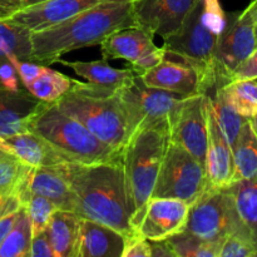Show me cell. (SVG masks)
Wrapping results in <instances>:
<instances>
[{"label":"cell","mask_w":257,"mask_h":257,"mask_svg":"<svg viewBox=\"0 0 257 257\" xmlns=\"http://www.w3.org/2000/svg\"><path fill=\"white\" fill-rule=\"evenodd\" d=\"M225 23L218 0H197L180 30L163 39L165 57L195 68L206 93L216 87L215 52Z\"/></svg>","instance_id":"cell-3"},{"label":"cell","mask_w":257,"mask_h":257,"mask_svg":"<svg viewBox=\"0 0 257 257\" xmlns=\"http://www.w3.org/2000/svg\"><path fill=\"white\" fill-rule=\"evenodd\" d=\"M18 211H15V212H12V213H8V215L0 217V245H2L3 241L5 240L8 233L10 232L13 226H14V222L15 220H17V216H18Z\"/></svg>","instance_id":"cell-40"},{"label":"cell","mask_w":257,"mask_h":257,"mask_svg":"<svg viewBox=\"0 0 257 257\" xmlns=\"http://www.w3.org/2000/svg\"><path fill=\"white\" fill-rule=\"evenodd\" d=\"M29 257H54L47 231L33 233Z\"/></svg>","instance_id":"cell-37"},{"label":"cell","mask_w":257,"mask_h":257,"mask_svg":"<svg viewBox=\"0 0 257 257\" xmlns=\"http://www.w3.org/2000/svg\"><path fill=\"white\" fill-rule=\"evenodd\" d=\"M210 100L216 122H217L223 137L226 138L228 145L232 147L236 138L238 137L241 130H242L243 124L248 119L236 112L235 108L227 100L221 87L215 88V95L213 97L210 95Z\"/></svg>","instance_id":"cell-26"},{"label":"cell","mask_w":257,"mask_h":257,"mask_svg":"<svg viewBox=\"0 0 257 257\" xmlns=\"http://www.w3.org/2000/svg\"><path fill=\"white\" fill-rule=\"evenodd\" d=\"M225 190L235 221L233 233L247 240L257 257V180L233 181Z\"/></svg>","instance_id":"cell-19"},{"label":"cell","mask_w":257,"mask_h":257,"mask_svg":"<svg viewBox=\"0 0 257 257\" xmlns=\"http://www.w3.org/2000/svg\"><path fill=\"white\" fill-rule=\"evenodd\" d=\"M197 0H133L136 27L162 39L176 34Z\"/></svg>","instance_id":"cell-13"},{"label":"cell","mask_w":257,"mask_h":257,"mask_svg":"<svg viewBox=\"0 0 257 257\" xmlns=\"http://www.w3.org/2000/svg\"><path fill=\"white\" fill-rule=\"evenodd\" d=\"M124 236L117 230L79 217L75 257H122Z\"/></svg>","instance_id":"cell-20"},{"label":"cell","mask_w":257,"mask_h":257,"mask_svg":"<svg viewBox=\"0 0 257 257\" xmlns=\"http://www.w3.org/2000/svg\"><path fill=\"white\" fill-rule=\"evenodd\" d=\"M171 142L180 146L202 165L207 150V93L183 97L170 120Z\"/></svg>","instance_id":"cell-11"},{"label":"cell","mask_w":257,"mask_h":257,"mask_svg":"<svg viewBox=\"0 0 257 257\" xmlns=\"http://www.w3.org/2000/svg\"><path fill=\"white\" fill-rule=\"evenodd\" d=\"M247 79H257V49L236 68L231 75L230 82Z\"/></svg>","instance_id":"cell-36"},{"label":"cell","mask_w":257,"mask_h":257,"mask_svg":"<svg viewBox=\"0 0 257 257\" xmlns=\"http://www.w3.org/2000/svg\"><path fill=\"white\" fill-rule=\"evenodd\" d=\"M28 168L29 166L18 158L0 152V191L14 192Z\"/></svg>","instance_id":"cell-31"},{"label":"cell","mask_w":257,"mask_h":257,"mask_svg":"<svg viewBox=\"0 0 257 257\" xmlns=\"http://www.w3.org/2000/svg\"><path fill=\"white\" fill-rule=\"evenodd\" d=\"M233 181L257 180V136L246 122L232 147Z\"/></svg>","instance_id":"cell-24"},{"label":"cell","mask_w":257,"mask_h":257,"mask_svg":"<svg viewBox=\"0 0 257 257\" xmlns=\"http://www.w3.org/2000/svg\"><path fill=\"white\" fill-rule=\"evenodd\" d=\"M54 103L98 140L122 152L130 136L117 90L74 79L72 88Z\"/></svg>","instance_id":"cell-5"},{"label":"cell","mask_w":257,"mask_h":257,"mask_svg":"<svg viewBox=\"0 0 257 257\" xmlns=\"http://www.w3.org/2000/svg\"><path fill=\"white\" fill-rule=\"evenodd\" d=\"M190 205L171 197H152L137 232L148 241H163L182 232L187 223Z\"/></svg>","instance_id":"cell-15"},{"label":"cell","mask_w":257,"mask_h":257,"mask_svg":"<svg viewBox=\"0 0 257 257\" xmlns=\"http://www.w3.org/2000/svg\"><path fill=\"white\" fill-rule=\"evenodd\" d=\"M45 231L54 257H75L79 232V216L77 213L57 208L50 217Z\"/></svg>","instance_id":"cell-23"},{"label":"cell","mask_w":257,"mask_h":257,"mask_svg":"<svg viewBox=\"0 0 257 257\" xmlns=\"http://www.w3.org/2000/svg\"><path fill=\"white\" fill-rule=\"evenodd\" d=\"M166 245L173 257H218L220 247L182 231L166 238Z\"/></svg>","instance_id":"cell-30"},{"label":"cell","mask_w":257,"mask_h":257,"mask_svg":"<svg viewBox=\"0 0 257 257\" xmlns=\"http://www.w3.org/2000/svg\"><path fill=\"white\" fill-rule=\"evenodd\" d=\"M148 87L172 92L181 97L206 93L195 68L178 59L165 57L158 64L140 74Z\"/></svg>","instance_id":"cell-18"},{"label":"cell","mask_w":257,"mask_h":257,"mask_svg":"<svg viewBox=\"0 0 257 257\" xmlns=\"http://www.w3.org/2000/svg\"><path fill=\"white\" fill-rule=\"evenodd\" d=\"M15 195L23 206L32 196H42L52 201L59 210L74 212V193L60 166L30 167L15 188Z\"/></svg>","instance_id":"cell-14"},{"label":"cell","mask_w":257,"mask_h":257,"mask_svg":"<svg viewBox=\"0 0 257 257\" xmlns=\"http://www.w3.org/2000/svg\"><path fill=\"white\" fill-rule=\"evenodd\" d=\"M170 122L136 131L123 147L122 166L131 225L140 226L171 142Z\"/></svg>","instance_id":"cell-4"},{"label":"cell","mask_w":257,"mask_h":257,"mask_svg":"<svg viewBox=\"0 0 257 257\" xmlns=\"http://www.w3.org/2000/svg\"><path fill=\"white\" fill-rule=\"evenodd\" d=\"M39 103L27 88L10 90L0 85V137L29 132L28 119Z\"/></svg>","instance_id":"cell-21"},{"label":"cell","mask_w":257,"mask_h":257,"mask_svg":"<svg viewBox=\"0 0 257 257\" xmlns=\"http://www.w3.org/2000/svg\"><path fill=\"white\" fill-rule=\"evenodd\" d=\"M117 93L125 113L130 137L141 128L170 122L183 98L172 92L148 87L140 75L131 85L117 89Z\"/></svg>","instance_id":"cell-8"},{"label":"cell","mask_w":257,"mask_h":257,"mask_svg":"<svg viewBox=\"0 0 257 257\" xmlns=\"http://www.w3.org/2000/svg\"><path fill=\"white\" fill-rule=\"evenodd\" d=\"M248 122H250L251 128H252V131L255 132V135L257 136V114L255 115V117L250 118V119H248Z\"/></svg>","instance_id":"cell-43"},{"label":"cell","mask_w":257,"mask_h":257,"mask_svg":"<svg viewBox=\"0 0 257 257\" xmlns=\"http://www.w3.org/2000/svg\"><path fill=\"white\" fill-rule=\"evenodd\" d=\"M122 257H151V242L137 231L124 236Z\"/></svg>","instance_id":"cell-34"},{"label":"cell","mask_w":257,"mask_h":257,"mask_svg":"<svg viewBox=\"0 0 257 257\" xmlns=\"http://www.w3.org/2000/svg\"><path fill=\"white\" fill-rule=\"evenodd\" d=\"M19 198L14 192H3L0 191V217L8 213L15 212L22 207Z\"/></svg>","instance_id":"cell-38"},{"label":"cell","mask_w":257,"mask_h":257,"mask_svg":"<svg viewBox=\"0 0 257 257\" xmlns=\"http://www.w3.org/2000/svg\"><path fill=\"white\" fill-rule=\"evenodd\" d=\"M245 12L248 13V14L252 17V19L255 20L257 24V0H252V2H250V4L247 5Z\"/></svg>","instance_id":"cell-41"},{"label":"cell","mask_w":257,"mask_h":257,"mask_svg":"<svg viewBox=\"0 0 257 257\" xmlns=\"http://www.w3.org/2000/svg\"><path fill=\"white\" fill-rule=\"evenodd\" d=\"M136 27L133 2L103 0L57 25L32 33V62L50 65L65 53L99 45L114 32Z\"/></svg>","instance_id":"cell-2"},{"label":"cell","mask_w":257,"mask_h":257,"mask_svg":"<svg viewBox=\"0 0 257 257\" xmlns=\"http://www.w3.org/2000/svg\"><path fill=\"white\" fill-rule=\"evenodd\" d=\"M256 49L257 24L252 17L245 10L226 15L215 52L216 87L227 84L236 68Z\"/></svg>","instance_id":"cell-9"},{"label":"cell","mask_w":257,"mask_h":257,"mask_svg":"<svg viewBox=\"0 0 257 257\" xmlns=\"http://www.w3.org/2000/svg\"><path fill=\"white\" fill-rule=\"evenodd\" d=\"M131 2H133V0H131Z\"/></svg>","instance_id":"cell-44"},{"label":"cell","mask_w":257,"mask_h":257,"mask_svg":"<svg viewBox=\"0 0 257 257\" xmlns=\"http://www.w3.org/2000/svg\"><path fill=\"white\" fill-rule=\"evenodd\" d=\"M74 79L63 73L45 67L44 70L27 87L28 92L40 102L54 103L72 88Z\"/></svg>","instance_id":"cell-27"},{"label":"cell","mask_w":257,"mask_h":257,"mask_svg":"<svg viewBox=\"0 0 257 257\" xmlns=\"http://www.w3.org/2000/svg\"><path fill=\"white\" fill-rule=\"evenodd\" d=\"M218 257H256V251L247 240L232 232L221 243Z\"/></svg>","instance_id":"cell-33"},{"label":"cell","mask_w":257,"mask_h":257,"mask_svg":"<svg viewBox=\"0 0 257 257\" xmlns=\"http://www.w3.org/2000/svg\"><path fill=\"white\" fill-rule=\"evenodd\" d=\"M10 62L13 63V65L17 69L18 75H19L20 80H22L23 85L25 88L35 79L38 78V75L44 70V68L47 65H42L39 63L32 62V60H23L18 59V58H10Z\"/></svg>","instance_id":"cell-35"},{"label":"cell","mask_w":257,"mask_h":257,"mask_svg":"<svg viewBox=\"0 0 257 257\" xmlns=\"http://www.w3.org/2000/svg\"><path fill=\"white\" fill-rule=\"evenodd\" d=\"M153 35L138 27L114 32L100 43L104 60L124 59L131 63L138 75L155 67L165 58V50L153 42Z\"/></svg>","instance_id":"cell-12"},{"label":"cell","mask_w":257,"mask_h":257,"mask_svg":"<svg viewBox=\"0 0 257 257\" xmlns=\"http://www.w3.org/2000/svg\"><path fill=\"white\" fill-rule=\"evenodd\" d=\"M74 193V212L127 236L131 225L122 155L112 161L82 165L72 161L60 165Z\"/></svg>","instance_id":"cell-1"},{"label":"cell","mask_w":257,"mask_h":257,"mask_svg":"<svg viewBox=\"0 0 257 257\" xmlns=\"http://www.w3.org/2000/svg\"><path fill=\"white\" fill-rule=\"evenodd\" d=\"M186 232L220 247L235 231L232 208L226 190L207 188L190 206Z\"/></svg>","instance_id":"cell-10"},{"label":"cell","mask_w":257,"mask_h":257,"mask_svg":"<svg viewBox=\"0 0 257 257\" xmlns=\"http://www.w3.org/2000/svg\"><path fill=\"white\" fill-rule=\"evenodd\" d=\"M42 2H45V0H22V9L23 8L30 7V5L38 4V3H42Z\"/></svg>","instance_id":"cell-42"},{"label":"cell","mask_w":257,"mask_h":257,"mask_svg":"<svg viewBox=\"0 0 257 257\" xmlns=\"http://www.w3.org/2000/svg\"><path fill=\"white\" fill-rule=\"evenodd\" d=\"M32 223L24 206L18 211L17 220L0 245V257H29L32 245Z\"/></svg>","instance_id":"cell-28"},{"label":"cell","mask_w":257,"mask_h":257,"mask_svg":"<svg viewBox=\"0 0 257 257\" xmlns=\"http://www.w3.org/2000/svg\"><path fill=\"white\" fill-rule=\"evenodd\" d=\"M207 150L205 171L206 187L223 190L233 182L232 148L223 137L211 108L210 94L207 93Z\"/></svg>","instance_id":"cell-16"},{"label":"cell","mask_w":257,"mask_h":257,"mask_svg":"<svg viewBox=\"0 0 257 257\" xmlns=\"http://www.w3.org/2000/svg\"><path fill=\"white\" fill-rule=\"evenodd\" d=\"M221 88L238 114L247 119L257 114V82L255 79L232 80L221 85Z\"/></svg>","instance_id":"cell-29"},{"label":"cell","mask_w":257,"mask_h":257,"mask_svg":"<svg viewBox=\"0 0 257 257\" xmlns=\"http://www.w3.org/2000/svg\"><path fill=\"white\" fill-rule=\"evenodd\" d=\"M32 223L33 233L47 230L50 217L57 210V206L42 196H32L24 205Z\"/></svg>","instance_id":"cell-32"},{"label":"cell","mask_w":257,"mask_h":257,"mask_svg":"<svg viewBox=\"0 0 257 257\" xmlns=\"http://www.w3.org/2000/svg\"><path fill=\"white\" fill-rule=\"evenodd\" d=\"M103 0H45L23 8L9 20L30 33L40 32L94 7Z\"/></svg>","instance_id":"cell-17"},{"label":"cell","mask_w":257,"mask_h":257,"mask_svg":"<svg viewBox=\"0 0 257 257\" xmlns=\"http://www.w3.org/2000/svg\"><path fill=\"white\" fill-rule=\"evenodd\" d=\"M27 128L72 162L92 165L112 161L120 156V152L98 140L55 103L40 102L28 119Z\"/></svg>","instance_id":"cell-6"},{"label":"cell","mask_w":257,"mask_h":257,"mask_svg":"<svg viewBox=\"0 0 257 257\" xmlns=\"http://www.w3.org/2000/svg\"><path fill=\"white\" fill-rule=\"evenodd\" d=\"M57 63L70 68L78 77L83 78L90 84L109 88L113 90L131 85L138 75L132 68L117 69L110 67L108 60L104 59L94 60V62H68L59 58Z\"/></svg>","instance_id":"cell-22"},{"label":"cell","mask_w":257,"mask_h":257,"mask_svg":"<svg viewBox=\"0 0 257 257\" xmlns=\"http://www.w3.org/2000/svg\"><path fill=\"white\" fill-rule=\"evenodd\" d=\"M22 9V0H0V20L12 18Z\"/></svg>","instance_id":"cell-39"},{"label":"cell","mask_w":257,"mask_h":257,"mask_svg":"<svg viewBox=\"0 0 257 257\" xmlns=\"http://www.w3.org/2000/svg\"><path fill=\"white\" fill-rule=\"evenodd\" d=\"M205 190V165L182 147L170 142L152 197L178 198L191 206Z\"/></svg>","instance_id":"cell-7"},{"label":"cell","mask_w":257,"mask_h":257,"mask_svg":"<svg viewBox=\"0 0 257 257\" xmlns=\"http://www.w3.org/2000/svg\"><path fill=\"white\" fill-rule=\"evenodd\" d=\"M32 33L12 20H0V59L32 60Z\"/></svg>","instance_id":"cell-25"},{"label":"cell","mask_w":257,"mask_h":257,"mask_svg":"<svg viewBox=\"0 0 257 257\" xmlns=\"http://www.w3.org/2000/svg\"><path fill=\"white\" fill-rule=\"evenodd\" d=\"M251 2H252V0H251Z\"/></svg>","instance_id":"cell-45"}]
</instances>
